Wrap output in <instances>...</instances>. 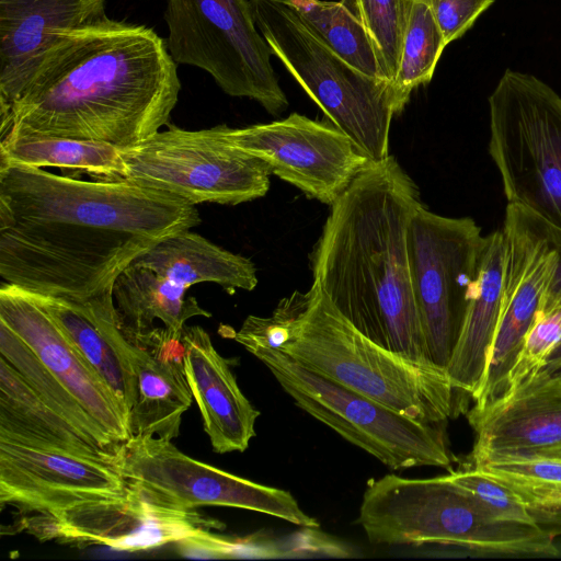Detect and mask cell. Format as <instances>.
<instances>
[{
  "label": "cell",
  "mask_w": 561,
  "mask_h": 561,
  "mask_svg": "<svg viewBox=\"0 0 561 561\" xmlns=\"http://www.w3.org/2000/svg\"><path fill=\"white\" fill-rule=\"evenodd\" d=\"M165 130L121 148L123 180L163 191L193 205H238L263 197L270 167L226 138L227 125Z\"/></svg>",
  "instance_id": "30bf717a"
},
{
  "label": "cell",
  "mask_w": 561,
  "mask_h": 561,
  "mask_svg": "<svg viewBox=\"0 0 561 561\" xmlns=\"http://www.w3.org/2000/svg\"><path fill=\"white\" fill-rule=\"evenodd\" d=\"M468 420L474 466L548 457L561 449V374L541 369Z\"/></svg>",
  "instance_id": "e0dca14e"
},
{
  "label": "cell",
  "mask_w": 561,
  "mask_h": 561,
  "mask_svg": "<svg viewBox=\"0 0 561 561\" xmlns=\"http://www.w3.org/2000/svg\"><path fill=\"white\" fill-rule=\"evenodd\" d=\"M130 344L135 382L128 414L130 436L172 440L179 436L182 416L194 399L185 376L181 336L157 327Z\"/></svg>",
  "instance_id": "d6986e66"
},
{
  "label": "cell",
  "mask_w": 561,
  "mask_h": 561,
  "mask_svg": "<svg viewBox=\"0 0 561 561\" xmlns=\"http://www.w3.org/2000/svg\"><path fill=\"white\" fill-rule=\"evenodd\" d=\"M0 321L31 347L112 439L124 444L130 437L117 399L28 291L2 282Z\"/></svg>",
  "instance_id": "ac0fdd59"
},
{
  "label": "cell",
  "mask_w": 561,
  "mask_h": 561,
  "mask_svg": "<svg viewBox=\"0 0 561 561\" xmlns=\"http://www.w3.org/2000/svg\"><path fill=\"white\" fill-rule=\"evenodd\" d=\"M271 51L371 161L387 158L390 126L400 114L390 81L354 68L333 53L288 0H249Z\"/></svg>",
  "instance_id": "8992f818"
},
{
  "label": "cell",
  "mask_w": 561,
  "mask_h": 561,
  "mask_svg": "<svg viewBox=\"0 0 561 561\" xmlns=\"http://www.w3.org/2000/svg\"><path fill=\"white\" fill-rule=\"evenodd\" d=\"M186 290L148 267L131 263L123 270L113 283L112 296L128 341L152 333L156 321L168 332L181 336L188 319L211 317L195 297H185Z\"/></svg>",
  "instance_id": "484cf974"
},
{
  "label": "cell",
  "mask_w": 561,
  "mask_h": 561,
  "mask_svg": "<svg viewBox=\"0 0 561 561\" xmlns=\"http://www.w3.org/2000/svg\"><path fill=\"white\" fill-rule=\"evenodd\" d=\"M53 167L91 179L123 180L121 148L108 142L64 137L0 139V168Z\"/></svg>",
  "instance_id": "4316f807"
},
{
  "label": "cell",
  "mask_w": 561,
  "mask_h": 561,
  "mask_svg": "<svg viewBox=\"0 0 561 561\" xmlns=\"http://www.w3.org/2000/svg\"><path fill=\"white\" fill-rule=\"evenodd\" d=\"M501 316L474 408L502 398L508 376L552 279L558 252L550 226L528 209L508 204L503 226Z\"/></svg>",
  "instance_id": "4fadbf2b"
},
{
  "label": "cell",
  "mask_w": 561,
  "mask_h": 561,
  "mask_svg": "<svg viewBox=\"0 0 561 561\" xmlns=\"http://www.w3.org/2000/svg\"><path fill=\"white\" fill-rule=\"evenodd\" d=\"M128 485L114 460L0 437V502L26 515L54 514L117 496Z\"/></svg>",
  "instance_id": "2e32d148"
},
{
  "label": "cell",
  "mask_w": 561,
  "mask_h": 561,
  "mask_svg": "<svg viewBox=\"0 0 561 561\" xmlns=\"http://www.w3.org/2000/svg\"><path fill=\"white\" fill-rule=\"evenodd\" d=\"M183 557L195 559H230L277 557V550L253 538L240 539L205 530L175 542Z\"/></svg>",
  "instance_id": "e575fe53"
},
{
  "label": "cell",
  "mask_w": 561,
  "mask_h": 561,
  "mask_svg": "<svg viewBox=\"0 0 561 561\" xmlns=\"http://www.w3.org/2000/svg\"><path fill=\"white\" fill-rule=\"evenodd\" d=\"M30 295L112 391L128 422L135 394L131 344L121 327L112 288L85 300Z\"/></svg>",
  "instance_id": "44dd1931"
},
{
  "label": "cell",
  "mask_w": 561,
  "mask_h": 561,
  "mask_svg": "<svg viewBox=\"0 0 561 561\" xmlns=\"http://www.w3.org/2000/svg\"><path fill=\"white\" fill-rule=\"evenodd\" d=\"M16 526L42 541L57 540L77 547L102 545L127 552L225 528L224 523L197 510L156 504L129 486L117 496L83 502L54 514L26 515Z\"/></svg>",
  "instance_id": "5bb4252c"
},
{
  "label": "cell",
  "mask_w": 561,
  "mask_h": 561,
  "mask_svg": "<svg viewBox=\"0 0 561 561\" xmlns=\"http://www.w3.org/2000/svg\"><path fill=\"white\" fill-rule=\"evenodd\" d=\"M446 44L462 37L495 0H425Z\"/></svg>",
  "instance_id": "d590c367"
},
{
  "label": "cell",
  "mask_w": 561,
  "mask_h": 561,
  "mask_svg": "<svg viewBox=\"0 0 561 561\" xmlns=\"http://www.w3.org/2000/svg\"><path fill=\"white\" fill-rule=\"evenodd\" d=\"M550 229L558 252V261L552 279L543 295L539 311H546L554 306L561 305V231H558L551 226Z\"/></svg>",
  "instance_id": "8d00e7d4"
},
{
  "label": "cell",
  "mask_w": 561,
  "mask_h": 561,
  "mask_svg": "<svg viewBox=\"0 0 561 561\" xmlns=\"http://www.w3.org/2000/svg\"><path fill=\"white\" fill-rule=\"evenodd\" d=\"M358 524L369 542L458 546L505 554L556 556L554 538L535 524L504 520L449 474H386L367 483Z\"/></svg>",
  "instance_id": "5b68a950"
},
{
  "label": "cell",
  "mask_w": 561,
  "mask_h": 561,
  "mask_svg": "<svg viewBox=\"0 0 561 561\" xmlns=\"http://www.w3.org/2000/svg\"><path fill=\"white\" fill-rule=\"evenodd\" d=\"M447 46L443 33L425 0H409L408 19L392 91L399 113L412 91L427 84Z\"/></svg>",
  "instance_id": "4dcf8cb0"
},
{
  "label": "cell",
  "mask_w": 561,
  "mask_h": 561,
  "mask_svg": "<svg viewBox=\"0 0 561 561\" xmlns=\"http://www.w3.org/2000/svg\"><path fill=\"white\" fill-rule=\"evenodd\" d=\"M485 236L470 217L422 204L408 229L411 282L428 357L447 367L476 287Z\"/></svg>",
  "instance_id": "8fae6325"
},
{
  "label": "cell",
  "mask_w": 561,
  "mask_h": 561,
  "mask_svg": "<svg viewBox=\"0 0 561 561\" xmlns=\"http://www.w3.org/2000/svg\"><path fill=\"white\" fill-rule=\"evenodd\" d=\"M421 204L416 184L394 157L370 161L330 206L311 266L313 283L366 336L431 360L408 252L410 220Z\"/></svg>",
  "instance_id": "3957f363"
},
{
  "label": "cell",
  "mask_w": 561,
  "mask_h": 561,
  "mask_svg": "<svg viewBox=\"0 0 561 561\" xmlns=\"http://www.w3.org/2000/svg\"><path fill=\"white\" fill-rule=\"evenodd\" d=\"M0 437L85 456L115 457L48 405L0 358Z\"/></svg>",
  "instance_id": "d4e9b609"
},
{
  "label": "cell",
  "mask_w": 561,
  "mask_h": 561,
  "mask_svg": "<svg viewBox=\"0 0 561 561\" xmlns=\"http://www.w3.org/2000/svg\"><path fill=\"white\" fill-rule=\"evenodd\" d=\"M181 340L185 376L214 451H244L255 436L260 412L243 394L229 362L203 328L185 325Z\"/></svg>",
  "instance_id": "ffe728a7"
},
{
  "label": "cell",
  "mask_w": 561,
  "mask_h": 561,
  "mask_svg": "<svg viewBox=\"0 0 561 561\" xmlns=\"http://www.w3.org/2000/svg\"><path fill=\"white\" fill-rule=\"evenodd\" d=\"M504 239L501 229L484 238L476 287L446 367L456 392L477 397L501 316Z\"/></svg>",
  "instance_id": "603a6c76"
},
{
  "label": "cell",
  "mask_w": 561,
  "mask_h": 561,
  "mask_svg": "<svg viewBox=\"0 0 561 561\" xmlns=\"http://www.w3.org/2000/svg\"><path fill=\"white\" fill-rule=\"evenodd\" d=\"M104 16L105 0H0V100L15 101L56 31Z\"/></svg>",
  "instance_id": "7402d4cb"
},
{
  "label": "cell",
  "mask_w": 561,
  "mask_h": 561,
  "mask_svg": "<svg viewBox=\"0 0 561 561\" xmlns=\"http://www.w3.org/2000/svg\"><path fill=\"white\" fill-rule=\"evenodd\" d=\"M133 264L148 267L185 289L215 283L229 293L252 290L257 285L254 263L208 239L185 230L157 242Z\"/></svg>",
  "instance_id": "cb8c5ba5"
},
{
  "label": "cell",
  "mask_w": 561,
  "mask_h": 561,
  "mask_svg": "<svg viewBox=\"0 0 561 561\" xmlns=\"http://www.w3.org/2000/svg\"><path fill=\"white\" fill-rule=\"evenodd\" d=\"M226 138L263 160L272 174L328 206L371 161L335 125L299 113L265 124L227 126Z\"/></svg>",
  "instance_id": "9a60e30c"
},
{
  "label": "cell",
  "mask_w": 561,
  "mask_h": 561,
  "mask_svg": "<svg viewBox=\"0 0 561 561\" xmlns=\"http://www.w3.org/2000/svg\"><path fill=\"white\" fill-rule=\"evenodd\" d=\"M288 1L333 53L365 75L385 79L366 30L344 0Z\"/></svg>",
  "instance_id": "f546056e"
},
{
  "label": "cell",
  "mask_w": 561,
  "mask_h": 561,
  "mask_svg": "<svg viewBox=\"0 0 561 561\" xmlns=\"http://www.w3.org/2000/svg\"><path fill=\"white\" fill-rule=\"evenodd\" d=\"M201 222L195 205L127 180L0 168V276L33 294L100 295L153 244Z\"/></svg>",
  "instance_id": "6da1fadb"
},
{
  "label": "cell",
  "mask_w": 561,
  "mask_h": 561,
  "mask_svg": "<svg viewBox=\"0 0 561 561\" xmlns=\"http://www.w3.org/2000/svg\"><path fill=\"white\" fill-rule=\"evenodd\" d=\"M114 463L127 485L151 502L179 510L230 506L264 513L294 525L316 529L289 491L263 485L191 458L172 440L130 436Z\"/></svg>",
  "instance_id": "7c38bea8"
},
{
  "label": "cell",
  "mask_w": 561,
  "mask_h": 561,
  "mask_svg": "<svg viewBox=\"0 0 561 561\" xmlns=\"http://www.w3.org/2000/svg\"><path fill=\"white\" fill-rule=\"evenodd\" d=\"M0 358L11 365L56 412L116 457L123 444L110 437L31 347L2 321H0Z\"/></svg>",
  "instance_id": "f1b7e54d"
},
{
  "label": "cell",
  "mask_w": 561,
  "mask_h": 561,
  "mask_svg": "<svg viewBox=\"0 0 561 561\" xmlns=\"http://www.w3.org/2000/svg\"><path fill=\"white\" fill-rule=\"evenodd\" d=\"M488 104V151L507 203L561 231V96L539 78L507 69Z\"/></svg>",
  "instance_id": "52a82bcc"
},
{
  "label": "cell",
  "mask_w": 561,
  "mask_h": 561,
  "mask_svg": "<svg viewBox=\"0 0 561 561\" xmlns=\"http://www.w3.org/2000/svg\"><path fill=\"white\" fill-rule=\"evenodd\" d=\"M181 82L165 39L107 16L56 31L11 104L3 138L134 145L170 124Z\"/></svg>",
  "instance_id": "7a4b0ae2"
},
{
  "label": "cell",
  "mask_w": 561,
  "mask_h": 561,
  "mask_svg": "<svg viewBox=\"0 0 561 561\" xmlns=\"http://www.w3.org/2000/svg\"><path fill=\"white\" fill-rule=\"evenodd\" d=\"M375 48L385 79L393 82L401 57L409 0H347Z\"/></svg>",
  "instance_id": "1f68e13d"
},
{
  "label": "cell",
  "mask_w": 561,
  "mask_h": 561,
  "mask_svg": "<svg viewBox=\"0 0 561 561\" xmlns=\"http://www.w3.org/2000/svg\"><path fill=\"white\" fill-rule=\"evenodd\" d=\"M549 458H558L561 459V449L556 450L551 455L548 456Z\"/></svg>",
  "instance_id": "f35d334b"
},
{
  "label": "cell",
  "mask_w": 561,
  "mask_h": 561,
  "mask_svg": "<svg viewBox=\"0 0 561 561\" xmlns=\"http://www.w3.org/2000/svg\"><path fill=\"white\" fill-rule=\"evenodd\" d=\"M561 342V305L538 311L508 376L505 394L542 369Z\"/></svg>",
  "instance_id": "d6a6232c"
},
{
  "label": "cell",
  "mask_w": 561,
  "mask_h": 561,
  "mask_svg": "<svg viewBox=\"0 0 561 561\" xmlns=\"http://www.w3.org/2000/svg\"><path fill=\"white\" fill-rule=\"evenodd\" d=\"M542 370L549 374H561V342L548 356Z\"/></svg>",
  "instance_id": "74e56055"
},
{
  "label": "cell",
  "mask_w": 561,
  "mask_h": 561,
  "mask_svg": "<svg viewBox=\"0 0 561 561\" xmlns=\"http://www.w3.org/2000/svg\"><path fill=\"white\" fill-rule=\"evenodd\" d=\"M168 50L178 65L208 72L228 95L279 115L288 100L249 0H167Z\"/></svg>",
  "instance_id": "9c48e42d"
},
{
  "label": "cell",
  "mask_w": 561,
  "mask_h": 561,
  "mask_svg": "<svg viewBox=\"0 0 561 561\" xmlns=\"http://www.w3.org/2000/svg\"><path fill=\"white\" fill-rule=\"evenodd\" d=\"M473 467L507 488L540 529L554 539L561 536V459L538 457Z\"/></svg>",
  "instance_id": "83f0119b"
},
{
  "label": "cell",
  "mask_w": 561,
  "mask_h": 561,
  "mask_svg": "<svg viewBox=\"0 0 561 561\" xmlns=\"http://www.w3.org/2000/svg\"><path fill=\"white\" fill-rule=\"evenodd\" d=\"M234 340L280 351L306 369L424 423L454 412L447 369L388 350L360 332L313 283L283 298L271 317L249 316Z\"/></svg>",
  "instance_id": "277c9868"
},
{
  "label": "cell",
  "mask_w": 561,
  "mask_h": 561,
  "mask_svg": "<svg viewBox=\"0 0 561 561\" xmlns=\"http://www.w3.org/2000/svg\"><path fill=\"white\" fill-rule=\"evenodd\" d=\"M247 351L268 368L297 407L391 470H451L453 457L437 424L404 416L306 369L276 348L252 346Z\"/></svg>",
  "instance_id": "ba28073f"
},
{
  "label": "cell",
  "mask_w": 561,
  "mask_h": 561,
  "mask_svg": "<svg viewBox=\"0 0 561 561\" xmlns=\"http://www.w3.org/2000/svg\"><path fill=\"white\" fill-rule=\"evenodd\" d=\"M449 477L471 492L499 518L534 524L526 508L507 488L477 468L450 471Z\"/></svg>",
  "instance_id": "836d02e7"
}]
</instances>
